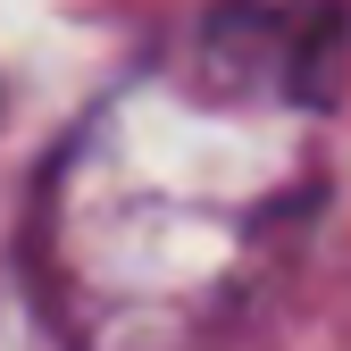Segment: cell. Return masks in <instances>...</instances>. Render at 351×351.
Returning <instances> with one entry per match:
<instances>
[{"label":"cell","instance_id":"obj_1","mask_svg":"<svg viewBox=\"0 0 351 351\" xmlns=\"http://www.w3.org/2000/svg\"><path fill=\"white\" fill-rule=\"evenodd\" d=\"M343 17L310 0H217L184 42V75L209 101L326 109L343 93Z\"/></svg>","mask_w":351,"mask_h":351}]
</instances>
